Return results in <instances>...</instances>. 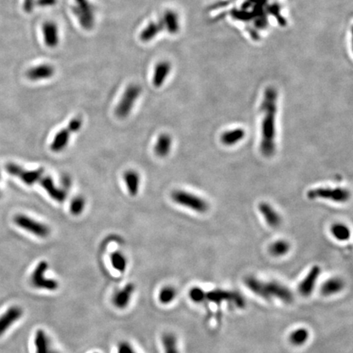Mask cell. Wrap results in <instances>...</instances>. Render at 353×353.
<instances>
[{"mask_svg": "<svg viewBox=\"0 0 353 353\" xmlns=\"http://www.w3.org/2000/svg\"><path fill=\"white\" fill-rule=\"evenodd\" d=\"M277 101L276 91L268 89L261 106L262 119L259 149L262 156L268 158L272 157L277 150Z\"/></svg>", "mask_w": 353, "mask_h": 353, "instance_id": "cell-1", "label": "cell"}, {"mask_svg": "<svg viewBox=\"0 0 353 353\" xmlns=\"http://www.w3.org/2000/svg\"><path fill=\"white\" fill-rule=\"evenodd\" d=\"M245 284L253 293L263 299H280L285 304H291L294 301L291 290L278 282H264L256 277H249L245 278Z\"/></svg>", "mask_w": 353, "mask_h": 353, "instance_id": "cell-2", "label": "cell"}, {"mask_svg": "<svg viewBox=\"0 0 353 353\" xmlns=\"http://www.w3.org/2000/svg\"><path fill=\"white\" fill-rule=\"evenodd\" d=\"M190 299L195 303L200 304L204 302H210L213 304H220L227 303L243 308L245 306V299L244 297L236 291L216 289L210 291H205L199 287H194L189 292Z\"/></svg>", "mask_w": 353, "mask_h": 353, "instance_id": "cell-3", "label": "cell"}, {"mask_svg": "<svg viewBox=\"0 0 353 353\" xmlns=\"http://www.w3.org/2000/svg\"><path fill=\"white\" fill-rule=\"evenodd\" d=\"M351 193L343 188H317L306 193L309 200H328L336 203H345L350 199Z\"/></svg>", "mask_w": 353, "mask_h": 353, "instance_id": "cell-4", "label": "cell"}, {"mask_svg": "<svg viewBox=\"0 0 353 353\" xmlns=\"http://www.w3.org/2000/svg\"><path fill=\"white\" fill-rule=\"evenodd\" d=\"M171 197L176 204L199 213H205L209 210V205L206 200L185 190H175L172 193Z\"/></svg>", "mask_w": 353, "mask_h": 353, "instance_id": "cell-5", "label": "cell"}, {"mask_svg": "<svg viewBox=\"0 0 353 353\" xmlns=\"http://www.w3.org/2000/svg\"><path fill=\"white\" fill-rule=\"evenodd\" d=\"M48 269V264L45 261H41L36 266L30 277V282L33 286L37 289H45L48 291H54L58 289L59 284L56 280L50 279L45 277V273Z\"/></svg>", "mask_w": 353, "mask_h": 353, "instance_id": "cell-6", "label": "cell"}, {"mask_svg": "<svg viewBox=\"0 0 353 353\" xmlns=\"http://www.w3.org/2000/svg\"><path fill=\"white\" fill-rule=\"evenodd\" d=\"M141 92V88L136 84H132L128 87V89L125 90L124 95L122 96L121 100L116 107V116L121 119L129 116L134 107L135 101L140 96Z\"/></svg>", "mask_w": 353, "mask_h": 353, "instance_id": "cell-7", "label": "cell"}, {"mask_svg": "<svg viewBox=\"0 0 353 353\" xmlns=\"http://www.w3.org/2000/svg\"><path fill=\"white\" fill-rule=\"evenodd\" d=\"M14 222L18 227L35 235L38 237L46 238L50 234V228L47 225L35 221L26 215H16Z\"/></svg>", "mask_w": 353, "mask_h": 353, "instance_id": "cell-8", "label": "cell"}, {"mask_svg": "<svg viewBox=\"0 0 353 353\" xmlns=\"http://www.w3.org/2000/svg\"><path fill=\"white\" fill-rule=\"evenodd\" d=\"M6 169L11 175L20 178L26 185L31 186L40 181L44 173V168H38L36 170H25L16 164H8Z\"/></svg>", "mask_w": 353, "mask_h": 353, "instance_id": "cell-9", "label": "cell"}, {"mask_svg": "<svg viewBox=\"0 0 353 353\" xmlns=\"http://www.w3.org/2000/svg\"><path fill=\"white\" fill-rule=\"evenodd\" d=\"M23 309L18 306H11L0 316V336L8 330L16 321L23 316Z\"/></svg>", "mask_w": 353, "mask_h": 353, "instance_id": "cell-10", "label": "cell"}, {"mask_svg": "<svg viewBox=\"0 0 353 353\" xmlns=\"http://www.w3.org/2000/svg\"><path fill=\"white\" fill-rule=\"evenodd\" d=\"M321 269L319 266H314L311 267L308 274L302 281L299 285V292L304 296H308L313 291L316 286V282L319 276L321 274Z\"/></svg>", "mask_w": 353, "mask_h": 353, "instance_id": "cell-11", "label": "cell"}, {"mask_svg": "<svg viewBox=\"0 0 353 353\" xmlns=\"http://www.w3.org/2000/svg\"><path fill=\"white\" fill-rule=\"evenodd\" d=\"M134 290H135L134 284L129 283V284H127L124 288L116 291L112 298V303L115 306L119 309L126 308V306L130 303Z\"/></svg>", "mask_w": 353, "mask_h": 353, "instance_id": "cell-12", "label": "cell"}, {"mask_svg": "<svg viewBox=\"0 0 353 353\" xmlns=\"http://www.w3.org/2000/svg\"><path fill=\"white\" fill-rule=\"evenodd\" d=\"M259 210L264 217L267 224L271 227H279L282 223V217L277 210L268 203L261 202L259 205Z\"/></svg>", "mask_w": 353, "mask_h": 353, "instance_id": "cell-13", "label": "cell"}, {"mask_svg": "<svg viewBox=\"0 0 353 353\" xmlns=\"http://www.w3.org/2000/svg\"><path fill=\"white\" fill-rule=\"evenodd\" d=\"M35 353H59L52 346L47 333L43 329H38L35 336Z\"/></svg>", "mask_w": 353, "mask_h": 353, "instance_id": "cell-14", "label": "cell"}, {"mask_svg": "<svg viewBox=\"0 0 353 353\" xmlns=\"http://www.w3.org/2000/svg\"><path fill=\"white\" fill-rule=\"evenodd\" d=\"M40 184L47 191V194L57 202H63L67 199V193L64 190L60 189L55 186L52 178L49 176L44 177L40 179Z\"/></svg>", "mask_w": 353, "mask_h": 353, "instance_id": "cell-15", "label": "cell"}, {"mask_svg": "<svg viewBox=\"0 0 353 353\" xmlns=\"http://www.w3.org/2000/svg\"><path fill=\"white\" fill-rule=\"evenodd\" d=\"M43 35L45 45L51 48L57 47L59 43V35L57 25L52 22H47L43 25Z\"/></svg>", "mask_w": 353, "mask_h": 353, "instance_id": "cell-16", "label": "cell"}, {"mask_svg": "<svg viewBox=\"0 0 353 353\" xmlns=\"http://www.w3.org/2000/svg\"><path fill=\"white\" fill-rule=\"evenodd\" d=\"M55 70L49 64H43L30 68L26 73L28 78L33 81L49 79L54 74Z\"/></svg>", "mask_w": 353, "mask_h": 353, "instance_id": "cell-17", "label": "cell"}, {"mask_svg": "<svg viewBox=\"0 0 353 353\" xmlns=\"http://www.w3.org/2000/svg\"><path fill=\"white\" fill-rule=\"evenodd\" d=\"M245 129L240 128L227 130L220 137V141L224 146H235L245 139Z\"/></svg>", "mask_w": 353, "mask_h": 353, "instance_id": "cell-18", "label": "cell"}, {"mask_svg": "<svg viewBox=\"0 0 353 353\" xmlns=\"http://www.w3.org/2000/svg\"><path fill=\"white\" fill-rule=\"evenodd\" d=\"M71 131L68 128L63 129L58 132L55 136L53 141L50 148L53 152H60L67 146L70 141V136L71 134Z\"/></svg>", "mask_w": 353, "mask_h": 353, "instance_id": "cell-19", "label": "cell"}, {"mask_svg": "<svg viewBox=\"0 0 353 353\" xmlns=\"http://www.w3.org/2000/svg\"><path fill=\"white\" fill-rule=\"evenodd\" d=\"M172 138L168 134H162L159 136L155 146V152L160 157H165L170 152Z\"/></svg>", "mask_w": 353, "mask_h": 353, "instance_id": "cell-20", "label": "cell"}, {"mask_svg": "<svg viewBox=\"0 0 353 353\" xmlns=\"http://www.w3.org/2000/svg\"><path fill=\"white\" fill-rule=\"evenodd\" d=\"M170 69V64L167 62H159L158 64L156 65L153 76V84L155 86L159 88L163 84Z\"/></svg>", "mask_w": 353, "mask_h": 353, "instance_id": "cell-21", "label": "cell"}, {"mask_svg": "<svg viewBox=\"0 0 353 353\" xmlns=\"http://www.w3.org/2000/svg\"><path fill=\"white\" fill-rule=\"evenodd\" d=\"M124 178L129 194L132 196H135L139 193L140 186V177L139 173H137L136 171L128 170L124 173Z\"/></svg>", "mask_w": 353, "mask_h": 353, "instance_id": "cell-22", "label": "cell"}, {"mask_svg": "<svg viewBox=\"0 0 353 353\" xmlns=\"http://www.w3.org/2000/svg\"><path fill=\"white\" fill-rule=\"evenodd\" d=\"M163 23L161 21L159 23H151L141 31L140 39L142 42H149L153 40L159 33L164 29Z\"/></svg>", "mask_w": 353, "mask_h": 353, "instance_id": "cell-23", "label": "cell"}, {"mask_svg": "<svg viewBox=\"0 0 353 353\" xmlns=\"http://www.w3.org/2000/svg\"><path fill=\"white\" fill-rule=\"evenodd\" d=\"M161 342L163 344L165 353H179L178 339L175 334L169 332L164 333L161 337Z\"/></svg>", "mask_w": 353, "mask_h": 353, "instance_id": "cell-24", "label": "cell"}, {"mask_svg": "<svg viewBox=\"0 0 353 353\" xmlns=\"http://www.w3.org/2000/svg\"><path fill=\"white\" fill-rule=\"evenodd\" d=\"M344 284L342 280L338 278H332V279L328 280L324 283L321 288V292L325 295H332V294H337L338 292L341 291L343 289Z\"/></svg>", "mask_w": 353, "mask_h": 353, "instance_id": "cell-25", "label": "cell"}, {"mask_svg": "<svg viewBox=\"0 0 353 353\" xmlns=\"http://www.w3.org/2000/svg\"><path fill=\"white\" fill-rule=\"evenodd\" d=\"M331 234L336 240L339 241H346L349 240L351 236L350 229L348 226L342 223H335L332 225L330 228Z\"/></svg>", "mask_w": 353, "mask_h": 353, "instance_id": "cell-26", "label": "cell"}, {"mask_svg": "<svg viewBox=\"0 0 353 353\" xmlns=\"http://www.w3.org/2000/svg\"><path fill=\"white\" fill-rule=\"evenodd\" d=\"M161 22L163 23L164 27H165L168 32L171 34H175L176 32H178V17L176 15L175 13H173L172 11H167L165 13L163 19L161 20Z\"/></svg>", "mask_w": 353, "mask_h": 353, "instance_id": "cell-27", "label": "cell"}, {"mask_svg": "<svg viewBox=\"0 0 353 353\" xmlns=\"http://www.w3.org/2000/svg\"><path fill=\"white\" fill-rule=\"evenodd\" d=\"M290 249V245L289 242L284 240H279L272 243L270 245L269 252L271 255L275 257H281L283 255H286Z\"/></svg>", "mask_w": 353, "mask_h": 353, "instance_id": "cell-28", "label": "cell"}, {"mask_svg": "<svg viewBox=\"0 0 353 353\" xmlns=\"http://www.w3.org/2000/svg\"><path fill=\"white\" fill-rule=\"evenodd\" d=\"M111 264L119 272H124L127 267V259L121 252L116 251L111 254Z\"/></svg>", "mask_w": 353, "mask_h": 353, "instance_id": "cell-29", "label": "cell"}, {"mask_svg": "<svg viewBox=\"0 0 353 353\" xmlns=\"http://www.w3.org/2000/svg\"><path fill=\"white\" fill-rule=\"evenodd\" d=\"M308 338V331L306 329L300 328L292 332L289 336V340L294 345L300 346L306 343Z\"/></svg>", "mask_w": 353, "mask_h": 353, "instance_id": "cell-30", "label": "cell"}, {"mask_svg": "<svg viewBox=\"0 0 353 353\" xmlns=\"http://www.w3.org/2000/svg\"><path fill=\"white\" fill-rule=\"evenodd\" d=\"M177 296V290L172 286H165L159 294V300L161 304H168L173 302Z\"/></svg>", "mask_w": 353, "mask_h": 353, "instance_id": "cell-31", "label": "cell"}, {"mask_svg": "<svg viewBox=\"0 0 353 353\" xmlns=\"http://www.w3.org/2000/svg\"><path fill=\"white\" fill-rule=\"evenodd\" d=\"M77 8L82 13L86 16L87 18L94 23V10L93 6L90 4L89 0H75Z\"/></svg>", "mask_w": 353, "mask_h": 353, "instance_id": "cell-32", "label": "cell"}, {"mask_svg": "<svg viewBox=\"0 0 353 353\" xmlns=\"http://www.w3.org/2000/svg\"><path fill=\"white\" fill-rule=\"evenodd\" d=\"M72 11H73V13H74L75 17L78 18L79 23H80L82 27L87 30L93 29L94 23H92L91 21H89V19L87 18L86 16L84 15V13H82L79 10V8H77L76 5L72 7Z\"/></svg>", "mask_w": 353, "mask_h": 353, "instance_id": "cell-33", "label": "cell"}, {"mask_svg": "<svg viewBox=\"0 0 353 353\" xmlns=\"http://www.w3.org/2000/svg\"><path fill=\"white\" fill-rule=\"evenodd\" d=\"M85 200L81 196H77L72 200L70 205V211L73 215H79L84 211Z\"/></svg>", "mask_w": 353, "mask_h": 353, "instance_id": "cell-34", "label": "cell"}, {"mask_svg": "<svg viewBox=\"0 0 353 353\" xmlns=\"http://www.w3.org/2000/svg\"><path fill=\"white\" fill-rule=\"evenodd\" d=\"M117 353H137L132 347L130 343L128 342H121L118 345V351Z\"/></svg>", "mask_w": 353, "mask_h": 353, "instance_id": "cell-35", "label": "cell"}, {"mask_svg": "<svg viewBox=\"0 0 353 353\" xmlns=\"http://www.w3.org/2000/svg\"><path fill=\"white\" fill-rule=\"evenodd\" d=\"M82 126V119L80 118H74L68 124V129L71 131L72 134L75 132L79 131Z\"/></svg>", "mask_w": 353, "mask_h": 353, "instance_id": "cell-36", "label": "cell"}, {"mask_svg": "<svg viewBox=\"0 0 353 353\" xmlns=\"http://www.w3.org/2000/svg\"><path fill=\"white\" fill-rule=\"evenodd\" d=\"M35 3H36V0H24V3H23L24 10L26 13L32 12L33 9L35 8Z\"/></svg>", "mask_w": 353, "mask_h": 353, "instance_id": "cell-37", "label": "cell"}, {"mask_svg": "<svg viewBox=\"0 0 353 353\" xmlns=\"http://www.w3.org/2000/svg\"><path fill=\"white\" fill-rule=\"evenodd\" d=\"M57 0H36V4L40 7H51L57 3Z\"/></svg>", "mask_w": 353, "mask_h": 353, "instance_id": "cell-38", "label": "cell"}]
</instances>
